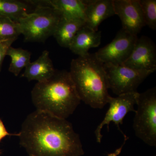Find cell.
I'll list each match as a JSON object with an SVG mask.
<instances>
[{
    "label": "cell",
    "instance_id": "3",
    "mask_svg": "<svg viewBox=\"0 0 156 156\" xmlns=\"http://www.w3.org/2000/svg\"><path fill=\"white\" fill-rule=\"evenodd\" d=\"M69 73L81 101L94 108L107 104L110 95L106 73L95 53L73 59Z\"/></svg>",
    "mask_w": 156,
    "mask_h": 156
},
{
    "label": "cell",
    "instance_id": "20",
    "mask_svg": "<svg viewBox=\"0 0 156 156\" xmlns=\"http://www.w3.org/2000/svg\"><path fill=\"white\" fill-rule=\"evenodd\" d=\"M15 40H11L5 41L0 42V72L4 58L6 56L7 51Z\"/></svg>",
    "mask_w": 156,
    "mask_h": 156
},
{
    "label": "cell",
    "instance_id": "9",
    "mask_svg": "<svg viewBox=\"0 0 156 156\" xmlns=\"http://www.w3.org/2000/svg\"><path fill=\"white\" fill-rule=\"evenodd\" d=\"M115 14L119 17L122 28L137 35L145 23L138 0H112Z\"/></svg>",
    "mask_w": 156,
    "mask_h": 156
},
{
    "label": "cell",
    "instance_id": "4",
    "mask_svg": "<svg viewBox=\"0 0 156 156\" xmlns=\"http://www.w3.org/2000/svg\"><path fill=\"white\" fill-rule=\"evenodd\" d=\"M61 17L57 10L40 1V5L18 22L24 41L44 43L53 36Z\"/></svg>",
    "mask_w": 156,
    "mask_h": 156
},
{
    "label": "cell",
    "instance_id": "10",
    "mask_svg": "<svg viewBox=\"0 0 156 156\" xmlns=\"http://www.w3.org/2000/svg\"><path fill=\"white\" fill-rule=\"evenodd\" d=\"M124 65L135 69L156 70V48L154 43L147 37L138 38L134 49Z\"/></svg>",
    "mask_w": 156,
    "mask_h": 156
},
{
    "label": "cell",
    "instance_id": "2",
    "mask_svg": "<svg viewBox=\"0 0 156 156\" xmlns=\"http://www.w3.org/2000/svg\"><path fill=\"white\" fill-rule=\"evenodd\" d=\"M31 98L37 110L66 119L80 103L69 72L56 70L47 80L38 82L31 92Z\"/></svg>",
    "mask_w": 156,
    "mask_h": 156
},
{
    "label": "cell",
    "instance_id": "19",
    "mask_svg": "<svg viewBox=\"0 0 156 156\" xmlns=\"http://www.w3.org/2000/svg\"><path fill=\"white\" fill-rule=\"evenodd\" d=\"M145 25L153 30L156 29V0H138Z\"/></svg>",
    "mask_w": 156,
    "mask_h": 156
},
{
    "label": "cell",
    "instance_id": "22",
    "mask_svg": "<svg viewBox=\"0 0 156 156\" xmlns=\"http://www.w3.org/2000/svg\"></svg>",
    "mask_w": 156,
    "mask_h": 156
},
{
    "label": "cell",
    "instance_id": "17",
    "mask_svg": "<svg viewBox=\"0 0 156 156\" xmlns=\"http://www.w3.org/2000/svg\"><path fill=\"white\" fill-rule=\"evenodd\" d=\"M31 53L27 50L11 46L6 53V56H10L11 58L9 71L17 76L21 71L31 62Z\"/></svg>",
    "mask_w": 156,
    "mask_h": 156
},
{
    "label": "cell",
    "instance_id": "12",
    "mask_svg": "<svg viewBox=\"0 0 156 156\" xmlns=\"http://www.w3.org/2000/svg\"><path fill=\"white\" fill-rule=\"evenodd\" d=\"M56 71L49 52L45 50L37 60L30 62L25 67L21 77L28 81L36 80L40 83L50 79Z\"/></svg>",
    "mask_w": 156,
    "mask_h": 156
},
{
    "label": "cell",
    "instance_id": "6",
    "mask_svg": "<svg viewBox=\"0 0 156 156\" xmlns=\"http://www.w3.org/2000/svg\"><path fill=\"white\" fill-rule=\"evenodd\" d=\"M108 89L115 95L137 92L140 84L153 70L135 69L123 64H104Z\"/></svg>",
    "mask_w": 156,
    "mask_h": 156
},
{
    "label": "cell",
    "instance_id": "18",
    "mask_svg": "<svg viewBox=\"0 0 156 156\" xmlns=\"http://www.w3.org/2000/svg\"><path fill=\"white\" fill-rule=\"evenodd\" d=\"M18 23L6 17H0V42L16 41L21 34Z\"/></svg>",
    "mask_w": 156,
    "mask_h": 156
},
{
    "label": "cell",
    "instance_id": "7",
    "mask_svg": "<svg viewBox=\"0 0 156 156\" xmlns=\"http://www.w3.org/2000/svg\"><path fill=\"white\" fill-rule=\"evenodd\" d=\"M137 35L122 29L108 44L95 53L103 64L122 65L128 59L134 49Z\"/></svg>",
    "mask_w": 156,
    "mask_h": 156
},
{
    "label": "cell",
    "instance_id": "21",
    "mask_svg": "<svg viewBox=\"0 0 156 156\" xmlns=\"http://www.w3.org/2000/svg\"><path fill=\"white\" fill-rule=\"evenodd\" d=\"M8 136H19V133L18 134H11L7 131V129L3 123L2 121L0 119V142L2 140ZM1 155V152H0Z\"/></svg>",
    "mask_w": 156,
    "mask_h": 156
},
{
    "label": "cell",
    "instance_id": "15",
    "mask_svg": "<svg viewBox=\"0 0 156 156\" xmlns=\"http://www.w3.org/2000/svg\"><path fill=\"white\" fill-rule=\"evenodd\" d=\"M31 1L0 0V17H6L18 23L34 10Z\"/></svg>",
    "mask_w": 156,
    "mask_h": 156
},
{
    "label": "cell",
    "instance_id": "16",
    "mask_svg": "<svg viewBox=\"0 0 156 156\" xmlns=\"http://www.w3.org/2000/svg\"><path fill=\"white\" fill-rule=\"evenodd\" d=\"M49 5L60 13L62 17L82 20L85 22L86 0H48Z\"/></svg>",
    "mask_w": 156,
    "mask_h": 156
},
{
    "label": "cell",
    "instance_id": "14",
    "mask_svg": "<svg viewBox=\"0 0 156 156\" xmlns=\"http://www.w3.org/2000/svg\"><path fill=\"white\" fill-rule=\"evenodd\" d=\"M85 25L82 20L61 17L53 36L61 47L69 48L78 31Z\"/></svg>",
    "mask_w": 156,
    "mask_h": 156
},
{
    "label": "cell",
    "instance_id": "13",
    "mask_svg": "<svg viewBox=\"0 0 156 156\" xmlns=\"http://www.w3.org/2000/svg\"><path fill=\"white\" fill-rule=\"evenodd\" d=\"M101 38V31H96L85 25L76 34L69 48L79 56H86L90 49L100 45Z\"/></svg>",
    "mask_w": 156,
    "mask_h": 156
},
{
    "label": "cell",
    "instance_id": "11",
    "mask_svg": "<svg viewBox=\"0 0 156 156\" xmlns=\"http://www.w3.org/2000/svg\"><path fill=\"white\" fill-rule=\"evenodd\" d=\"M85 26L98 31L101 23L115 15L112 0H86Z\"/></svg>",
    "mask_w": 156,
    "mask_h": 156
},
{
    "label": "cell",
    "instance_id": "1",
    "mask_svg": "<svg viewBox=\"0 0 156 156\" xmlns=\"http://www.w3.org/2000/svg\"><path fill=\"white\" fill-rule=\"evenodd\" d=\"M20 144L29 156H81L80 136L71 123L36 110L26 118L19 132Z\"/></svg>",
    "mask_w": 156,
    "mask_h": 156
},
{
    "label": "cell",
    "instance_id": "8",
    "mask_svg": "<svg viewBox=\"0 0 156 156\" xmlns=\"http://www.w3.org/2000/svg\"><path fill=\"white\" fill-rule=\"evenodd\" d=\"M138 93V92H132L118 95L116 97H109L108 103L109 104V108L103 120L95 131L97 142L100 143L101 142L102 138L101 131L104 126L107 125L109 131V126L111 122L114 123L122 133L119 126L122 125L123 120L128 112L136 111L134 105H136Z\"/></svg>",
    "mask_w": 156,
    "mask_h": 156
},
{
    "label": "cell",
    "instance_id": "5",
    "mask_svg": "<svg viewBox=\"0 0 156 156\" xmlns=\"http://www.w3.org/2000/svg\"><path fill=\"white\" fill-rule=\"evenodd\" d=\"M133 127L135 135L146 144L156 146V89L138 93Z\"/></svg>",
    "mask_w": 156,
    "mask_h": 156
}]
</instances>
